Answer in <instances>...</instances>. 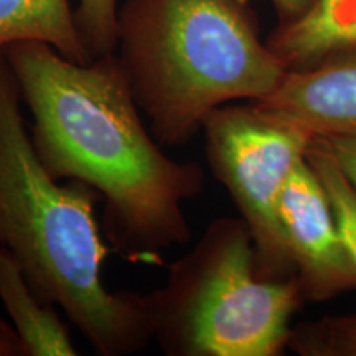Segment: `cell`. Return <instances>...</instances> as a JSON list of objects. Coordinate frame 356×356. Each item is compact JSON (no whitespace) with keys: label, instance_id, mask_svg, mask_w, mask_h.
I'll return each instance as SVG.
<instances>
[{"label":"cell","instance_id":"1","mask_svg":"<svg viewBox=\"0 0 356 356\" xmlns=\"http://www.w3.org/2000/svg\"><path fill=\"white\" fill-rule=\"evenodd\" d=\"M3 58L32 114L40 160L56 180L81 181L99 195L115 254L154 264L188 241L184 203L202 191L203 170L160 149L115 51L76 63L47 43L20 42Z\"/></svg>","mask_w":356,"mask_h":356},{"label":"cell","instance_id":"2","mask_svg":"<svg viewBox=\"0 0 356 356\" xmlns=\"http://www.w3.org/2000/svg\"><path fill=\"white\" fill-rule=\"evenodd\" d=\"M10 66L0 58V246L40 299L60 307L99 356H129L152 338L147 293L111 291L109 246L91 186L53 178L35 150Z\"/></svg>","mask_w":356,"mask_h":356},{"label":"cell","instance_id":"3","mask_svg":"<svg viewBox=\"0 0 356 356\" xmlns=\"http://www.w3.org/2000/svg\"><path fill=\"white\" fill-rule=\"evenodd\" d=\"M134 99L160 145H185L213 111L264 99L286 66L238 0H127L118 48Z\"/></svg>","mask_w":356,"mask_h":356},{"label":"cell","instance_id":"4","mask_svg":"<svg viewBox=\"0 0 356 356\" xmlns=\"http://www.w3.org/2000/svg\"><path fill=\"white\" fill-rule=\"evenodd\" d=\"M300 292L299 282L257 274L246 222L215 221L147 293L152 338L167 356L279 355Z\"/></svg>","mask_w":356,"mask_h":356},{"label":"cell","instance_id":"5","mask_svg":"<svg viewBox=\"0 0 356 356\" xmlns=\"http://www.w3.org/2000/svg\"><path fill=\"white\" fill-rule=\"evenodd\" d=\"M203 132L211 170L251 231L257 274L284 279L292 262L280 233L277 203L315 136L257 102L221 106L204 119Z\"/></svg>","mask_w":356,"mask_h":356},{"label":"cell","instance_id":"6","mask_svg":"<svg viewBox=\"0 0 356 356\" xmlns=\"http://www.w3.org/2000/svg\"><path fill=\"white\" fill-rule=\"evenodd\" d=\"M277 220L300 289L323 299L356 287V270L346 254L330 200L307 159L293 168L277 203Z\"/></svg>","mask_w":356,"mask_h":356},{"label":"cell","instance_id":"7","mask_svg":"<svg viewBox=\"0 0 356 356\" xmlns=\"http://www.w3.org/2000/svg\"><path fill=\"white\" fill-rule=\"evenodd\" d=\"M256 102L315 137L356 139V53L287 70L277 88Z\"/></svg>","mask_w":356,"mask_h":356},{"label":"cell","instance_id":"8","mask_svg":"<svg viewBox=\"0 0 356 356\" xmlns=\"http://www.w3.org/2000/svg\"><path fill=\"white\" fill-rule=\"evenodd\" d=\"M270 50L286 70H304L356 53V0H312L270 35Z\"/></svg>","mask_w":356,"mask_h":356},{"label":"cell","instance_id":"9","mask_svg":"<svg viewBox=\"0 0 356 356\" xmlns=\"http://www.w3.org/2000/svg\"><path fill=\"white\" fill-rule=\"evenodd\" d=\"M0 302L26 356H74L76 346L56 307L40 299L19 262L0 246Z\"/></svg>","mask_w":356,"mask_h":356},{"label":"cell","instance_id":"10","mask_svg":"<svg viewBox=\"0 0 356 356\" xmlns=\"http://www.w3.org/2000/svg\"><path fill=\"white\" fill-rule=\"evenodd\" d=\"M20 42L47 43L76 63L91 61L70 0H0V58Z\"/></svg>","mask_w":356,"mask_h":356},{"label":"cell","instance_id":"11","mask_svg":"<svg viewBox=\"0 0 356 356\" xmlns=\"http://www.w3.org/2000/svg\"><path fill=\"white\" fill-rule=\"evenodd\" d=\"M305 159L327 191L345 251L356 270V188L323 137L312 140Z\"/></svg>","mask_w":356,"mask_h":356},{"label":"cell","instance_id":"12","mask_svg":"<svg viewBox=\"0 0 356 356\" xmlns=\"http://www.w3.org/2000/svg\"><path fill=\"white\" fill-rule=\"evenodd\" d=\"M74 19L86 50L95 60L118 48V0H79Z\"/></svg>","mask_w":356,"mask_h":356},{"label":"cell","instance_id":"13","mask_svg":"<svg viewBox=\"0 0 356 356\" xmlns=\"http://www.w3.org/2000/svg\"><path fill=\"white\" fill-rule=\"evenodd\" d=\"M330 145L341 170L356 188V139L350 137H323Z\"/></svg>","mask_w":356,"mask_h":356},{"label":"cell","instance_id":"14","mask_svg":"<svg viewBox=\"0 0 356 356\" xmlns=\"http://www.w3.org/2000/svg\"><path fill=\"white\" fill-rule=\"evenodd\" d=\"M0 356H26L17 332L2 318H0Z\"/></svg>","mask_w":356,"mask_h":356},{"label":"cell","instance_id":"15","mask_svg":"<svg viewBox=\"0 0 356 356\" xmlns=\"http://www.w3.org/2000/svg\"><path fill=\"white\" fill-rule=\"evenodd\" d=\"M270 2L277 10L280 24H282V22H289L299 17L310 6L312 0H270Z\"/></svg>","mask_w":356,"mask_h":356},{"label":"cell","instance_id":"16","mask_svg":"<svg viewBox=\"0 0 356 356\" xmlns=\"http://www.w3.org/2000/svg\"><path fill=\"white\" fill-rule=\"evenodd\" d=\"M343 328H345L343 353L356 355V318L351 320V322H343Z\"/></svg>","mask_w":356,"mask_h":356}]
</instances>
